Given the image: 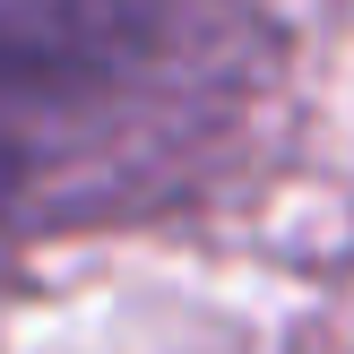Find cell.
I'll return each instance as SVG.
<instances>
[{"mask_svg": "<svg viewBox=\"0 0 354 354\" xmlns=\"http://www.w3.org/2000/svg\"><path fill=\"white\" fill-rule=\"evenodd\" d=\"M242 26L216 0H0V225L138 182L225 121Z\"/></svg>", "mask_w": 354, "mask_h": 354, "instance_id": "6da1fadb", "label": "cell"}]
</instances>
